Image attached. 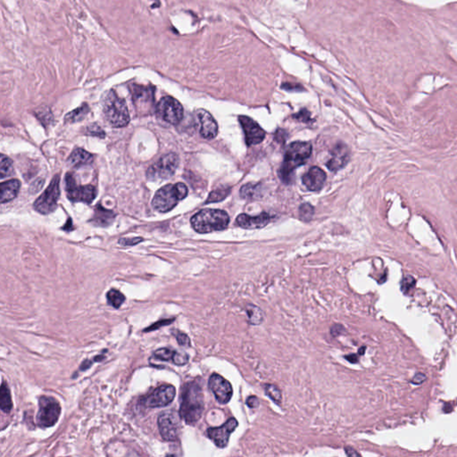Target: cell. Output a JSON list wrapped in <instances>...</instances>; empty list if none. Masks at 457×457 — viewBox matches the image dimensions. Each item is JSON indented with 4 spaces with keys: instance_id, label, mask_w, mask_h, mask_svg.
<instances>
[{
    "instance_id": "6da1fadb",
    "label": "cell",
    "mask_w": 457,
    "mask_h": 457,
    "mask_svg": "<svg viewBox=\"0 0 457 457\" xmlns=\"http://www.w3.org/2000/svg\"><path fill=\"white\" fill-rule=\"evenodd\" d=\"M180 414L188 425H195L202 417L204 409V393L196 382L184 384L180 396Z\"/></svg>"
},
{
    "instance_id": "7a4b0ae2",
    "label": "cell",
    "mask_w": 457,
    "mask_h": 457,
    "mask_svg": "<svg viewBox=\"0 0 457 457\" xmlns=\"http://www.w3.org/2000/svg\"><path fill=\"white\" fill-rule=\"evenodd\" d=\"M228 214L219 209H204L192 218V225L196 232L210 233L227 228Z\"/></svg>"
},
{
    "instance_id": "3957f363",
    "label": "cell",
    "mask_w": 457,
    "mask_h": 457,
    "mask_svg": "<svg viewBox=\"0 0 457 457\" xmlns=\"http://www.w3.org/2000/svg\"><path fill=\"white\" fill-rule=\"evenodd\" d=\"M312 153V146L308 142H293L286 151L282 168L280 178L285 183L290 182L293 170L306 162Z\"/></svg>"
},
{
    "instance_id": "277c9868",
    "label": "cell",
    "mask_w": 457,
    "mask_h": 457,
    "mask_svg": "<svg viewBox=\"0 0 457 457\" xmlns=\"http://www.w3.org/2000/svg\"><path fill=\"white\" fill-rule=\"evenodd\" d=\"M187 195L188 188L184 183L168 184L156 193L152 200V206L158 212H169Z\"/></svg>"
},
{
    "instance_id": "5b68a950",
    "label": "cell",
    "mask_w": 457,
    "mask_h": 457,
    "mask_svg": "<svg viewBox=\"0 0 457 457\" xmlns=\"http://www.w3.org/2000/svg\"><path fill=\"white\" fill-rule=\"evenodd\" d=\"M104 114L109 124L116 127H124L129 124L130 114L124 100L114 92H109L104 101Z\"/></svg>"
},
{
    "instance_id": "8992f818",
    "label": "cell",
    "mask_w": 457,
    "mask_h": 457,
    "mask_svg": "<svg viewBox=\"0 0 457 457\" xmlns=\"http://www.w3.org/2000/svg\"><path fill=\"white\" fill-rule=\"evenodd\" d=\"M37 425L40 428H46L54 426L61 414V406L53 396H42L38 401Z\"/></svg>"
},
{
    "instance_id": "52a82bcc",
    "label": "cell",
    "mask_w": 457,
    "mask_h": 457,
    "mask_svg": "<svg viewBox=\"0 0 457 457\" xmlns=\"http://www.w3.org/2000/svg\"><path fill=\"white\" fill-rule=\"evenodd\" d=\"M179 166V158L174 153L164 156L153 164L146 172V177L150 180H164L170 178L174 174Z\"/></svg>"
},
{
    "instance_id": "ba28073f",
    "label": "cell",
    "mask_w": 457,
    "mask_h": 457,
    "mask_svg": "<svg viewBox=\"0 0 457 457\" xmlns=\"http://www.w3.org/2000/svg\"><path fill=\"white\" fill-rule=\"evenodd\" d=\"M182 416L174 410L162 412L158 416V424L159 432L166 441L178 440Z\"/></svg>"
},
{
    "instance_id": "9c48e42d",
    "label": "cell",
    "mask_w": 457,
    "mask_h": 457,
    "mask_svg": "<svg viewBox=\"0 0 457 457\" xmlns=\"http://www.w3.org/2000/svg\"><path fill=\"white\" fill-rule=\"evenodd\" d=\"M60 177L56 175L46 190L34 202V208L42 214H48L58 208L60 196Z\"/></svg>"
},
{
    "instance_id": "30bf717a",
    "label": "cell",
    "mask_w": 457,
    "mask_h": 457,
    "mask_svg": "<svg viewBox=\"0 0 457 457\" xmlns=\"http://www.w3.org/2000/svg\"><path fill=\"white\" fill-rule=\"evenodd\" d=\"M66 190L68 198L72 202H82L92 204L96 198V190L92 185H77L74 177L68 174L66 177Z\"/></svg>"
},
{
    "instance_id": "8fae6325",
    "label": "cell",
    "mask_w": 457,
    "mask_h": 457,
    "mask_svg": "<svg viewBox=\"0 0 457 457\" xmlns=\"http://www.w3.org/2000/svg\"><path fill=\"white\" fill-rule=\"evenodd\" d=\"M156 112L158 116L170 124H178L182 120V106L172 96H164L158 102Z\"/></svg>"
},
{
    "instance_id": "7c38bea8",
    "label": "cell",
    "mask_w": 457,
    "mask_h": 457,
    "mask_svg": "<svg viewBox=\"0 0 457 457\" xmlns=\"http://www.w3.org/2000/svg\"><path fill=\"white\" fill-rule=\"evenodd\" d=\"M176 396V388L172 385H162L146 396L142 403L146 408H164L170 404Z\"/></svg>"
},
{
    "instance_id": "4fadbf2b",
    "label": "cell",
    "mask_w": 457,
    "mask_h": 457,
    "mask_svg": "<svg viewBox=\"0 0 457 457\" xmlns=\"http://www.w3.org/2000/svg\"><path fill=\"white\" fill-rule=\"evenodd\" d=\"M209 388L211 390L217 401L222 404L228 403L233 395V388L228 380L220 376V374H212L208 382Z\"/></svg>"
},
{
    "instance_id": "5bb4252c",
    "label": "cell",
    "mask_w": 457,
    "mask_h": 457,
    "mask_svg": "<svg viewBox=\"0 0 457 457\" xmlns=\"http://www.w3.org/2000/svg\"><path fill=\"white\" fill-rule=\"evenodd\" d=\"M238 425V422L235 418H230L222 426L208 428L206 432L208 438L214 441L216 446L220 448H224L228 446L230 434L236 430Z\"/></svg>"
},
{
    "instance_id": "9a60e30c",
    "label": "cell",
    "mask_w": 457,
    "mask_h": 457,
    "mask_svg": "<svg viewBox=\"0 0 457 457\" xmlns=\"http://www.w3.org/2000/svg\"><path fill=\"white\" fill-rule=\"evenodd\" d=\"M238 120L245 133L246 145L250 146L252 145H256L262 142V140L266 137V132L258 125L256 122L245 116L238 117Z\"/></svg>"
},
{
    "instance_id": "2e32d148",
    "label": "cell",
    "mask_w": 457,
    "mask_h": 457,
    "mask_svg": "<svg viewBox=\"0 0 457 457\" xmlns=\"http://www.w3.org/2000/svg\"><path fill=\"white\" fill-rule=\"evenodd\" d=\"M196 116L200 120L201 136L208 140H212L216 137L218 125L212 114L204 109H200L196 112Z\"/></svg>"
},
{
    "instance_id": "e0dca14e",
    "label": "cell",
    "mask_w": 457,
    "mask_h": 457,
    "mask_svg": "<svg viewBox=\"0 0 457 457\" xmlns=\"http://www.w3.org/2000/svg\"><path fill=\"white\" fill-rule=\"evenodd\" d=\"M302 180L309 190L318 192L324 186L326 174L319 167L314 166L304 175Z\"/></svg>"
},
{
    "instance_id": "ac0fdd59",
    "label": "cell",
    "mask_w": 457,
    "mask_h": 457,
    "mask_svg": "<svg viewBox=\"0 0 457 457\" xmlns=\"http://www.w3.org/2000/svg\"><path fill=\"white\" fill-rule=\"evenodd\" d=\"M349 150L348 146L338 143L332 152V158L327 162V167L330 170L342 169L349 161Z\"/></svg>"
},
{
    "instance_id": "d6986e66",
    "label": "cell",
    "mask_w": 457,
    "mask_h": 457,
    "mask_svg": "<svg viewBox=\"0 0 457 457\" xmlns=\"http://www.w3.org/2000/svg\"><path fill=\"white\" fill-rule=\"evenodd\" d=\"M270 217L268 214L264 212L256 216H250L245 214L238 216L236 219V224L241 228L254 230V228H261L266 227L270 222Z\"/></svg>"
},
{
    "instance_id": "ffe728a7",
    "label": "cell",
    "mask_w": 457,
    "mask_h": 457,
    "mask_svg": "<svg viewBox=\"0 0 457 457\" xmlns=\"http://www.w3.org/2000/svg\"><path fill=\"white\" fill-rule=\"evenodd\" d=\"M21 187V183L18 180H9L8 182L1 183V190H0V196H1V203L4 204L6 202H9L11 200L16 198L19 190Z\"/></svg>"
},
{
    "instance_id": "44dd1931",
    "label": "cell",
    "mask_w": 457,
    "mask_h": 457,
    "mask_svg": "<svg viewBox=\"0 0 457 457\" xmlns=\"http://www.w3.org/2000/svg\"><path fill=\"white\" fill-rule=\"evenodd\" d=\"M92 159L93 156L90 153L82 148H76L68 158V162L72 166L80 167L92 162Z\"/></svg>"
},
{
    "instance_id": "7402d4cb",
    "label": "cell",
    "mask_w": 457,
    "mask_h": 457,
    "mask_svg": "<svg viewBox=\"0 0 457 457\" xmlns=\"http://www.w3.org/2000/svg\"><path fill=\"white\" fill-rule=\"evenodd\" d=\"M116 214L110 211L106 210L102 208L101 206H98L95 210V216H93V222L98 226H106L110 224H112V220L114 219Z\"/></svg>"
},
{
    "instance_id": "603a6c76",
    "label": "cell",
    "mask_w": 457,
    "mask_h": 457,
    "mask_svg": "<svg viewBox=\"0 0 457 457\" xmlns=\"http://www.w3.org/2000/svg\"><path fill=\"white\" fill-rule=\"evenodd\" d=\"M0 408L6 414H9L12 409V401L10 390L8 385H6L4 382H2L0 390Z\"/></svg>"
},
{
    "instance_id": "cb8c5ba5",
    "label": "cell",
    "mask_w": 457,
    "mask_h": 457,
    "mask_svg": "<svg viewBox=\"0 0 457 457\" xmlns=\"http://www.w3.org/2000/svg\"><path fill=\"white\" fill-rule=\"evenodd\" d=\"M246 312L248 316V322L250 324L259 325L261 324L264 318V312L262 309L254 306V304H248L246 306Z\"/></svg>"
},
{
    "instance_id": "d4e9b609",
    "label": "cell",
    "mask_w": 457,
    "mask_h": 457,
    "mask_svg": "<svg viewBox=\"0 0 457 457\" xmlns=\"http://www.w3.org/2000/svg\"><path fill=\"white\" fill-rule=\"evenodd\" d=\"M106 300H108V302L110 306H112L114 308L118 309L122 304L124 303L125 296L118 290L112 288V290H110L108 292Z\"/></svg>"
},
{
    "instance_id": "484cf974",
    "label": "cell",
    "mask_w": 457,
    "mask_h": 457,
    "mask_svg": "<svg viewBox=\"0 0 457 457\" xmlns=\"http://www.w3.org/2000/svg\"><path fill=\"white\" fill-rule=\"evenodd\" d=\"M151 92L148 88H145L143 87H138L136 86L134 90H133V100L135 101V104H140L144 101V103L146 102H151Z\"/></svg>"
},
{
    "instance_id": "4316f807",
    "label": "cell",
    "mask_w": 457,
    "mask_h": 457,
    "mask_svg": "<svg viewBox=\"0 0 457 457\" xmlns=\"http://www.w3.org/2000/svg\"><path fill=\"white\" fill-rule=\"evenodd\" d=\"M88 111H90V109L87 104H84L80 108L75 109L71 112H69L66 116V122H77L80 120H84V117L87 116Z\"/></svg>"
},
{
    "instance_id": "83f0119b",
    "label": "cell",
    "mask_w": 457,
    "mask_h": 457,
    "mask_svg": "<svg viewBox=\"0 0 457 457\" xmlns=\"http://www.w3.org/2000/svg\"><path fill=\"white\" fill-rule=\"evenodd\" d=\"M1 170H0V174H1V179H4L6 177H9L14 174V170L12 166V161L10 158H8L6 156L2 154L1 156Z\"/></svg>"
},
{
    "instance_id": "f1b7e54d",
    "label": "cell",
    "mask_w": 457,
    "mask_h": 457,
    "mask_svg": "<svg viewBox=\"0 0 457 457\" xmlns=\"http://www.w3.org/2000/svg\"><path fill=\"white\" fill-rule=\"evenodd\" d=\"M177 351L170 348H159L154 351L153 358L160 361L172 362L174 360Z\"/></svg>"
},
{
    "instance_id": "f546056e",
    "label": "cell",
    "mask_w": 457,
    "mask_h": 457,
    "mask_svg": "<svg viewBox=\"0 0 457 457\" xmlns=\"http://www.w3.org/2000/svg\"><path fill=\"white\" fill-rule=\"evenodd\" d=\"M266 394L274 403L280 404L282 401V395L278 386L274 384H266L264 386Z\"/></svg>"
},
{
    "instance_id": "4dcf8cb0",
    "label": "cell",
    "mask_w": 457,
    "mask_h": 457,
    "mask_svg": "<svg viewBox=\"0 0 457 457\" xmlns=\"http://www.w3.org/2000/svg\"><path fill=\"white\" fill-rule=\"evenodd\" d=\"M230 188H219L216 190L210 193L208 196V200L206 203H216V202H220L222 200H224L225 198L230 194Z\"/></svg>"
},
{
    "instance_id": "1f68e13d",
    "label": "cell",
    "mask_w": 457,
    "mask_h": 457,
    "mask_svg": "<svg viewBox=\"0 0 457 457\" xmlns=\"http://www.w3.org/2000/svg\"><path fill=\"white\" fill-rule=\"evenodd\" d=\"M314 214V209L310 204H303L300 208V216L304 222H309Z\"/></svg>"
},
{
    "instance_id": "d6a6232c",
    "label": "cell",
    "mask_w": 457,
    "mask_h": 457,
    "mask_svg": "<svg viewBox=\"0 0 457 457\" xmlns=\"http://www.w3.org/2000/svg\"><path fill=\"white\" fill-rule=\"evenodd\" d=\"M258 186L259 185H254V184H246L241 188L240 195L242 198H253L254 196L258 192Z\"/></svg>"
},
{
    "instance_id": "836d02e7",
    "label": "cell",
    "mask_w": 457,
    "mask_h": 457,
    "mask_svg": "<svg viewBox=\"0 0 457 457\" xmlns=\"http://www.w3.org/2000/svg\"><path fill=\"white\" fill-rule=\"evenodd\" d=\"M416 285V280L412 278V276H406L404 278L403 280H402V284H401V290L403 291L404 294H408L409 291L411 290L412 288H414Z\"/></svg>"
},
{
    "instance_id": "e575fe53",
    "label": "cell",
    "mask_w": 457,
    "mask_h": 457,
    "mask_svg": "<svg viewBox=\"0 0 457 457\" xmlns=\"http://www.w3.org/2000/svg\"><path fill=\"white\" fill-rule=\"evenodd\" d=\"M174 319H166V320H158L156 322H154V324L151 325L150 327L146 328L145 332H153V330H159V328H162L164 326H167V325L170 324L174 322Z\"/></svg>"
},
{
    "instance_id": "d590c367",
    "label": "cell",
    "mask_w": 457,
    "mask_h": 457,
    "mask_svg": "<svg viewBox=\"0 0 457 457\" xmlns=\"http://www.w3.org/2000/svg\"><path fill=\"white\" fill-rule=\"evenodd\" d=\"M176 340L179 343L180 346H190V338H188L187 334L178 332L175 335Z\"/></svg>"
},
{
    "instance_id": "8d00e7d4",
    "label": "cell",
    "mask_w": 457,
    "mask_h": 457,
    "mask_svg": "<svg viewBox=\"0 0 457 457\" xmlns=\"http://www.w3.org/2000/svg\"><path fill=\"white\" fill-rule=\"evenodd\" d=\"M143 240L142 238H120L119 243L124 246L136 245L138 243Z\"/></svg>"
},
{
    "instance_id": "74e56055",
    "label": "cell",
    "mask_w": 457,
    "mask_h": 457,
    "mask_svg": "<svg viewBox=\"0 0 457 457\" xmlns=\"http://www.w3.org/2000/svg\"><path fill=\"white\" fill-rule=\"evenodd\" d=\"M246 404L250 406V408H256L259 406L260 404V401L258 399V396H250L248 398H246Z\"/></svg>"
},
{
    "instance_id": "f35d334b",
    "label": "cell",
    "mask_w": 457,
    "mask_h": 457,
    "mask_svg": "<svg viewBox=\"0 0 457 457\" xmlns=\"http://www.w3.org/2000/svg\"><path fill=\"white\" fill-rule=\"evenodd\" d=\"M425 380H426V376L424 374H417L412 380V383H414L416 385H420Z\"/></svg>"
},
{
    "instance_id": "ab89813d",
    "label": "cell",
    "mask_w": 457,
    "mask_h": 457,
    "mask_svg": "<svg viewBox=\"0 0 457 457\" xmlns=\"http://www.w3.org/2000/svg\"><path fill=\"white\" fill-rule=\"evenodd\" d=\"M343 330H344V328H343L342 325L335 324L330 330V333H332L333 337H338V336L340 335L341 333L343 332Z\"/></svg>"
},
{
    "instance_id": "60d3db41",
    "label": "cell",
    "mask_w": 457,
    "mask_h": 457,
    "mask_svg": "<svg viewBox=\"0 0 457 457\" xmlns=\"http://www.w3.org/2000/svg\"><path fill=\"white\" fill-rule=\"evenodd\" d=\"M88 132H92V134H93V135H98V136H100V137H104V132H103L102 130L100 129L98 127L95 126V125H94V126H92V127H90V130Z\"/></svg>"
},
{
    "instance_id": "b9f144b4",
    "label": "cell",
    "mask_w": 457,
    "mask_h": 457,
    "mask_svg": "<svg viewBox=\"0 0 457 457\" xmlns=\"http://www.w3.org/2000/svg\"><path fill=\"white\" fill-rule=\"evenodd\" d=\"M93 362H94V360H93V359H92V360H85V361L82 364L80 370H88V369H90V368L92 367Z\"/></svg>"
},
{
    "instance_id": "7bdbcfd3",
    "label": "cell",
    "mask_w": 457,
    "mask_h": 457,
    "mask_svg": "<svg viewBox=\"0 0 457 457\" xmlns=\"http://www.w3.org/2000/svg\"><path fill=\"white\" fill-rule=\"evenodd\" d=\"M43 184H44V180H38L37 182H35L34 183V185H32V186H35V188H30V190H34V192H38L42 188Z\"/></svg>"
},
{
    "instance_id": "ee69618b",
    "label": "cell",
    "mask_w": 457,
    "mask_h": 457,
    "mask_svg": "<svg viewBox=\"0 0 457 457\" xmlns=\"http://www.w3.org/2000/svg\"><path fill=\"white\" fill-rule=\"evenodd\" d=\"M345 358L350 362L356 364V362H358L359 358H358V354H349V356H346Z\"/></svg>"
},
{
    "instance_id": "f6af8a7d",
    "label": "cell",
    "mask_w": 457,
    "mask_h": 457,
    "mask_svg": "<svg viewBox=\"0 0 457 457\" xmlns=\"http://www.w3.org/2000/svg\"><path fill=\"white\" fill-rule=\"evenodd\" d=\"M346 454L349 456H360V454L358 453L354 449L351 448H346Z\"/></svg>"
}]
</instances>
